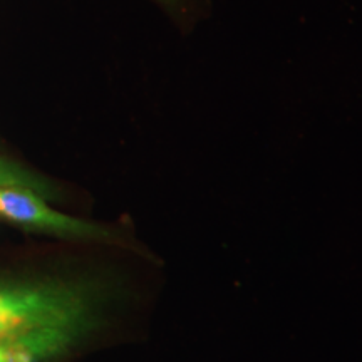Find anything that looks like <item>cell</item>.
Here are the masks:
<instances>
[{
  "instance_id": "7a4b0ae2",
  "label": "cell",
  "mask_w": 362,
  "mask_h": 362,
  "mask_svg": "<svg viewBox=\"0 0 362 362\" xmlns=\"http://www.w3.org/2000/svg\"><path fill=\"white\" fill-rule=\"evenodd\" d=\"M0 216L30 228L79 238H111L110 230L96 223L54 211L37 193L25 188L0 187Z\"/></svg>"
},
{
  "instance_id": "5b68a950",
  "label": "cell",
  "mask_w": 362,
  "mask_h": 362,
  "mask_svg": "<svg viewBox=\"0 0 362 362\" xmlns=\"http://www.w3.org/2000/svg\"><path fill=\"white\" fill-rule=\"evenodd\" d=\"M0 362H12L11 359H8V356H7L6 351H0Z\"/></svg>"
},
{
  "instance_id": "277c9868",
  "label": "cell",
  "mask_w": 362,
  "mask_h": 362,
  "mask_svg": "<svg viewBox=\"0 0 362 362\" xmlns=\"http://www.w3.org/2000/svg\"><path fill=\"white\" fill-rule=\"evenodd\" d=\"M160 2L166 7H178L180 0H160Z\"/></svg>"
},
{
  "instance_id": "6da1fadb",
  "label": "cell",
  "mask_w": 362,
  "mask_h": 362,
  "mask_svg": "<svg viewBox=\"0 0 362 362\" xmlns=\"http://www.w3.org/2000/svg\"><path fill=\"white\" fill-rule=\"evenodd\" d=\"M107 280L88 275L0 279V349L13 362H44L76 349L103 322Z\"/></svg>"
},
{
  "instance_id": "3957f363",
  "label": "cell",
  "mask_w": 362,
  "mask_h": 362,
  "mask_svg": "<svg viewBox=\"0 0 362 362\" xmlns=\"http://www.w3.org/2000/svg\"><path fill=\"white\" fill-rule=\"evenodd\" d=\"M0 187H16L25 188L37 193L39 197H51L52 192L42 180L25 171L13 163L0 161Z\"/></svg>"
}]
</instances>
